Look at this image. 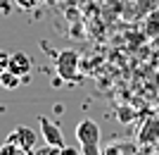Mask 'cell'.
<instances>
[{
  "label": "cell",
  "instance_id": "1",
  "mask_svg": "<svg viewBox=\"0 0 159 155\" xmlns=\"http://www.w3.org/2000/svg\"><path fill=\"white\" fill-rule=\"evenodd\" d=\"M76 141L81 143L83 155H102L100 153V127L95 119H81L76 124Z\"/></svg>",
  "mask_w": 159,
  "mask_h": 155
},
{
  "label": "cell",
  "instance_id": "2",
  "mask_svg": "<svg viewBox=\"0 0 159 155\" xmlns=\"http://www.w3.org/2000/svg\"><path fill=\"white\" fill-rule=\"evenodd\" d=\"M79 53L71 50V48H66L57 55V62H55V69H57V76L62 81H76L79 76Z\"/></svg>",
  "mask_w": 159,
  "mask_h": 155
},
{
  "label": "cell",
  "instance_id": "3",
  "mask_svg": "<svg viewBox=\"0 0 159 155\" xmlns=\"http://www.w3.org/2000/svg\"><path fill=\"white\" fill-rule=\"evenodd\" d=\"M7 141L17 143L24 153L31 155L33 150L38 148V131H33L31 127H14L10 134H7Z\"/></svg>",
  "mask_w": 159,
  "mask_h": 155
},
{
  "label": "cell",
  "instance_id": "4",
  "mask_svg": "<svg viewBox=\"0 0 159 155\" xmlns=\"http://www.w3.org/2000/svg\"><path fill=\"white\" fill-rule=\"evenodd\" d=\"M38 124H40V138L50 146H57V148H64V136H62V129L55 124L50 117H38Z\"/></svg>",
  "mask_w": 159,
  "mask_h": 155
},
{
  "label": "cell",
  "instance_id": "5",
  "mask_svg": "<svg viewBox=\"0 0 159 155\" xmlns=\"http://www.w3.org/2000/svg\"><path fill=\"white\" fill-rule=\"evenodd\" d=\"M138 143L145 148H152L159 143V117H147L138 131Z\"/></svg>",
  "mask_w": 159,
  "mask_h": 155
},
{
  "label": "cell",
  "instance_id": "6",
  "mask_svg": "<svg viewBox=\"0 0 159 155\" xmlns=\"http://www.w3.org/2000/svg\"><path fill=\"white\" fill-rule=\"evenodd\" d=\"M31 67H33V62H31V57H29L26 53H12V55H10V65H7V69H12L14 74H19L21 79L31 74Z\"/></svg>",
  "mask_w": 159,
  "mask_h": 155
},
{
  "label": "cell",
  "instance_id": "7",
  "mask_svg": "<svg viewBox=\"0 0 159 155\" xmlns=\"http://www.w3.org/2000/svg\"><path fill=\"white\" fill-rule=\"evenodd\" d=\"M21 84V76L14 74L12 69H5V72H0V86L7 88V91H14V88H19Z\"/></svg>",
  "mask_w": 159,
  "mask_h": 155
},
{
  "label": "cell",
  "instance_id": "8",
  "mask_svg": "<svg viewBox=\"0 0 159 155\" xmlns=\"http://www.w3.org/2000/svg\"><path fill=\"white\" fill-rule=\"evenodd\" d=\"M0 155H29V153H24V150L17 146V143H12V141H5L2 146H0Z\"/></svg>",
  "mask_w": 159,
  "mask_h": 155
},
{
  "label": "cell",
  "instance_id": "9",
  "mask_svg": "<svg viewBox=\"0 0 159 155\" xmlns=\"http://www.w3.org/2000/svg\"><path fill=\"white\" fill-rule=\"evenodd\" d=\"M62 148H57V146H50V143H45L43 148H36L31 155H60Z\"/></svg>",
  "mask_w": 159,
  "mask_h": 155
},
{
  "label": "cell",
  "instance_id": "10",
  "mask_svg": "<svg viewBox=\"0 0 159 155\" xmlns=\"http://www.w3.org/2000/svg\"><path fill=\"white\" fill-rule=\"evenodd\" d=\"M19 10H33V7L38 5V0H14Z\"/></svg>",
  "mask_w": 159,
  "mask_h": 155
},
{
  "label": "cell",
  "instance_id": "11",
  "mask_svg": "<svg viewBox=\"0 0 159 155\" xmlns=\"http://www.w3.org/2000/svg\"><path fill=\"white\" fill-rule=\"evenodd\" d=\"M7 65H10V53H5V50H0V72H5Z\"/></svg>",
  "mask_w": 159,
  "mask_h": 155
},
{
  "label": "cell",
  "instance_id": "12",
  "mask_svg": "<svg viewBox=\"0 0 159 155\" xmlns=\"http://www.w3.org/2000/svg\"><path fill=\"white\" fill-rule=\"evenodd\" d=\"M60 155H83V150L74 148V146H64V148L60 150Z\"/></svg>",
  "mask_w": 159,
  "mask_h": 155
},
{
  "label": "cell",
  "instance_id": "13",
  "mask_svg": "<svg viewBox=\"0 0 159 155\" xmlns=\"http://www.w3.org/2000/svg\"><path fill=\"white\" fill-rule=\"evenodd\" d=\"M152 155H159V153H152Z\"/></svg>",
  "mask_w": 159,
  "mask_h": 155
}]
</instances>
